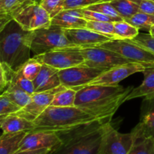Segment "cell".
<instances>
[{"label":"cell","mask_w":154,"mask_h":154,"mask_svg":"<svg viewBox=\"0 0 154 154\" xmlns=\"http://www.w3.org/2000/svg\"><path fill=\"white\" fill-rule=\"evenodd\" d=\"M86 9L99 12V13H102L103 14L107 15V16L111 17L122 18L118 14V12L117 11V10L113 7V5L111 4L110 2H105L93 5L87 7Z\"/></svg>","instance_id":"35"},{"label":"cell","mask_w":154,"mask_h":154,"mask_svg":"<svg viewBox=\"0 0 154 154\" xmlns=\"http://www.w3.org/2000/svg\"><path fill=\"white\" fill-rule=\"evenodd\" d=\"M134 141L135 138L132 132L120 133L109 123L102 135L99 154H128Z\"/></svg>","instance_id":"8"},{"label":"cell","mask_w":154,"mask_h":154,"mask_svg":"<svg viewBox=\"0 0 154 154\" xmlns=\"http://www.w3.org/2000/svg\"><path fill=\"white\" fill-rule=\"evenodd\" d=\"M42 68V64L40 62L36 59L31 58L19 69V71L25 78L33 81L38 75Z\"/></svg>","instance_id":"30"},{"label":"cell","mask_w":154,"mask_h":154,"mask_svg":"<svg viewBox=\"0 0 154 154\" xmlns=\"http://www.w3.org/2000/svg\"><path fill=\"white\" fill-rule=\"evenodd\" d=\"M10 84H14V85L17 86L19 88L22 89L23 90L26 92L29 95H32L35 93L33 81L25 78L19 70L14 72Z\"/></svg>","instance_id":"31"},{"label":"cell","mask_w":154,"mask_h":154,"mask_svg":"<svg viewBox=\"0 0 154 154\" xmlns=\"http://www.w3.org/2000/svg\"><path fill=\"white\" fill-rule=\"evenodd\" d=\"M105 69L91 68L85 64L79 65L59 71L61 84L66 88L75 90L88 85L89 83L97 78Z\"/></svg>","instance_id":"9"},{"label":"cell","mask_w":154,"mask_h":154,"mask_svg":"<svg viewBox=\"0 0 154 154\" xmlns=\"http://www.w3.org/2000/svg\"><path fill=\"white\" fill-rule=\"evenodd\" d=\"M110 2L124 20L140 11L138 5L131 0H112Z\"/></svg>","instance_id":"23"},{"label":"cell","mask_w":154,"mask_h":154,"mask_svg":"<svg viewBox=\"0 0 154 154\" xmlns=\"http://www.w3.org/2000/svg\"><path fill=\"white\" fill-rule=\"evenodd\" d=\"M111 121L96 120L57 132L61 143L48 154H99L102 135L105 126Z\"/></svg>","instance_id":"2"},{"label":"cell","mask_w":154,"mask_h":154,"mask_svg":"<svg viewBox=\"0 0 154 154\" xmlns=\"http://www.w3.org/2000/svg\"><path fill=\"white\" fill-rule=\"evenodd\" d=\"M149 34L151 36H153V37H154V25L150 29V30H149Z\"/></svg>","instance_id":"43"},{"label":"cell","mask_w":154,"mask_h":154,"mask_svg":"<svg viewBox=\"0 0 154 154\" xmlns=\"http://www.w3.org/2000/svg\"><path fill=\"white\" fill-rule=\"evenodd\" d=\"M21 108L4 94L0 96V119L16 114Z\"/></svg>","instance_id":"32"},{"label":"cell","mask_w":154,"mask_h":154,"mask_svg":"<svg viewBox=\"0 0 154 154\" xmlns=\"http://www.w3.org/2000/svg\"><path fill=\"white\" fill-rule=\"evenodd\" d=\"M42 64H46L58 70L69 69L84 64V58L77 48H66L50 51L41 55L34 56Z\"/></svg>","instance_id":"10"},{"label":"cell","mask_w":154,"mask_h":154,"mask_svg":"<svg viewBox=\"0 0 154 154\" xmlns=\"http://www.w3.org/2000/svg\"><path fill=\"white\" fill-rule=\"evenodd\" d=\"M42 1V0H19L17 7V8L15 9L14 11L11 14V20H13L14 18V17L16 16L17 14L21 9L23 8L25 6L29 5H31V4H40Z\"/></svg>","instance_id":"40"},{"label":"cell","mask_w":154,"mask_h":154,"mask_svg":"<svg viewBox=\"0 0 154 154\" xmlns=\"http://www.w3.org/2000/svg\"><path fill=\"white\" fill-rule=\"evenodd\" d=\"M151 1H153V2H154V0H151Z\"/></svg>","instance_id":"44"},{"label":"cell","mask_w":154,"mask_h":154,"mask_svg":"<svg viewBox=\"0 0 154 154\" xmlns=\"http://www.w3.org/2000/svg\"><path fill=\"white\" fill-rule=\"evenodd\" d=\"M65 35L69 42L75 46L74 48H85L98 46L113 38L87 28L65 29Z\"/></svg>","instance_id":"15"},{"label":"cell","mask_w":154,"mask_h":154,"mask_svg":"<svg viewBox=\"0 0 154 154\" xmlns=\"http://www.w3.org/2000/svg\"><path fill=\"white\" fill-rule=\"evenodd\" d=\"M116 39H133L139 34V29L126 20L114 23Z\"/></svg>","instance_id":"25"},{"label":"cell","mask_w":154,"mask_h":154,"mask_svg":"<svg viewBox=\"0 0 154 154\" xmlns=\"http://www.w3.org/2000/svg\"><path fill=\"white\" fill-rule=\"evenodd\" d=\"M130 41L154 54V37L150 35L149 33H139L136 37L131 39Z\"/></svg>","instance_id":"38"},{"label":"cell","mask_w":154,"mask_h":154,"mask_svg":"<svg viewBox=\"0 0 154 154\" xmlns=\"http://www.w3.org/2000/svg\"><path fill=\"white\" fill-rule=\"evenodd\" d=\"M28 132L2 134L0 138V154H14L17 152L23 139Z\"/></svg>","instance_id":"20"},{"label":"cell","mask_w":154,"mask_h":154,"mask_svg":"<svg viewBox=\"0 0 154 154\" xmlns=\"http://www.w3.org/2000/svg\"><path fill=\"white\" fill-rule=\"evenodd\" d=\"M66 88V87L64 86L60 85V87L52 90L35 93L32 95V99L29 103L14 114L34 122V120L38 117L48 107L51 106L55 95Z\"/></svg>","instance_id":"13"},{"label":"cell","mask_w":154,"mask_h":154,"mask_svg":"<svg viewBox=\"0 0 154 154\" xmlns=\"http://www.w3.org/2000/svg\"><path fill=\"white\" fill-rule=\"evenodd\" d=\"M61 143V139L53 131H31L26 135L18 151L48 149L51 150Z\"/></svg>","instance_id":"14"},{"label":"cell","mask_w":154,"mask_h":154,"mask_svg":"<svg viewBox=\"0 0 154 154\" xmlns=\"http://www.w3.org/2000/svg\"><path fill=\"white\" fill-rule=\"evenodd\" d=\"M14 20L26 31L47 28L51 25V18L40 4L25 6L16 14Z\"/></svg>","instance_id":"11"},{"label":"cell","mask_w":154,"mask_h":154,"mask_svg":"<svg viewBox=\"0 0 154 154\" xmlns=\"http://www.w3.org/2000/svg\"><path fill=\"white\" fill-rule=\"evenodd\" d=\"M147 68H149L148 66L137 63L119 65L102 72L99 76L89 83L88 85H118V83L130 75L138 72H144Z\"/></svg>","instance_id":"12"},{"label":"cell","mask_w":154,"mask_h":154,"mask_svg":"<svg viewBox=\"0 0 154 154\" xmlns=\"http://www.w3.org/2000/svg\"><path fill=\"white\" fill-rule=\"evenodd\" d=\"M143 73L145 76L144 81L141 85L132 89L126 97V102L141 97L148 99L154 96V66L147 68Z\"/></svg>","instance_id":"19"},{"label":"cell","mask_w":154,"mask_h":154,"mask_svg":"<svg viewBox=\"0 0 154 154\" xmlns=\"http://www.w3.org/2000/svg\"><path fill=\"white\" fill-rule=\"evenodd\" d=\"M134 138H154V112L141 116L140 123L132 130Z\"/></svg>","instance_id":"21"},{"label":"cell","mask_w":154,"mask_h":154,"mask_svg":"<svg viewBox=\"0 0 154 154\" xmlns=\"http://www.w3.org/2000/svg\"><path fill=\"white\" fill-rule=\"evenodd\" d=\"M87 20L83 17L81 9L63 10L51 18V25L64 29L86 28Z\"/></svg>","instance_id":"16"},{"label":"cell","mask_w":154,"mask_h":154,"mask_svg":"<svg viewBox=\"0 0 154 154\" xmlns=\"http://www.w3.org/2000/svg\"><path fill=\"white\" fill-rule=\"evenodd\" d=\"M82 54L84 64L91 68L108 69L119 65L130 63L117 53L99 46L85 48H77Z\"/></svg>","instance_id":"7"},{"label":"cell","mask_w":154,"mask_h":154,"mask_svg":"<svg viewBox=\"0 0 154 154\" xmlns=\"http://www.w3.org/2000/svg\"><path fill=\"white\" fill-rule=\"evenodd\" d=\"M126 21L138 29L147 30L149 32L150 29L154 25V15L139 11L126 20Z\"/></svg>","instance_id":"26"},{"label":"cell","mask_w":154,"mask_h":154,"mask_svg":"<svg viewBox=\"0 0 154 154\" xmlns=\"http://www.w3.org/2000/svg\"><path fill=\"white\" fill-rule=\"evenodd\" d=\"M77 90L72 88H66L55 95L51 106L74 107L76 99Z\"/></svg>","instance_id":"24"},{"label":"cell","mask_w":154,"mask_h":154,"mask_svg":"<svg viewBox=\"0 0 154 154\" xmlns=\"http://www.w3.org/2000/svg\"><path fill=\"white\" fill-rule=\"evenodd\" d=\"M100 120L77 107L49 106L34 120L33 131L60 132Z\"/></svg>","instance_id":"4"},{"label":"cell","mask_w":154,"mask_h":154,"mask_svg":"<svg viewBox=\"0 0 154 154\" xmlns=\"http://www.w3.org/2000/svg\"><path fill=\"white\" fill-rule=\"evenodd\" d=\"M51 151L48 149H41L35 150H23V151H17L14 154H48Z\"/></svg>","instance_id":"42"},{"label":"cell","mask_w":154,"mask_h":154,"mask_svg":"<svg viewBox=\"0 0 154 154\" xmlns=\"http://www.w3.org/2000/svg\"><path fill=\"white\" fill-rule=\"evenodd\" d=\"M58 69L46 64H42L38 75L33 81L35 93L52 90L61 84Z\"/></svg>","instance_id":"17"},{"label":"cell","mask_w":154,"mask_h":154,"mask_svg":"<svg viewBox=\"0 0 154 154\" xmlns=\"http://www.w3.org/2000/svg\"><path fill=\"white\" fill-rule=\"evenodd\" d=\"M14 71L8 65L5 63H0V90L2 94L8 88L11 81Z\"/></svg>","instance_id":"36"},{"label":"cell","mask_w":154,"mask_h":154,"mask_svg":"<svg viewBox=\"0 0 154 154\" xmlns=\"http://www.w3.org/2000/svg\"><path fill=\"white\" fill-rule=\"evenodd\" d=\"M81 13L83 14V17L87 21H104V22L115 23L117 21L123 20V18L111 17L99 12L88 10L86 8H81Z\"/></svg>","instance_id":"33"},{"label":"cell","mask_w":154,"mask_h":154,"mask_svg":"<svg viewBox=\"0 0 154 154\" xmlns=\"http://www.w3.org/2000/svg\"><path fill=\"white\" fill-rule=\"evenodd\" d=\"M134 87L87 85L77 90L75 106L100 120H111Z\"/></svg>","instance_id":"1"},{"label":"cell","mask_w":154,"mask_h":154,"mask_svg":"<svg viewBox=\"0 0 154 154\" xmlns=\"http://www.w3.org/2000/svg\"><path fill=\"white\" fill-rule=\"evenodd\" d=\"M111 1L112 0H65L64 10L87 8L93 5Z\"/></svg>","instance_id":"37"},{"label":"cell","mask_w":154,"mask_h":154,"mask_svg":"<svg viewBox=\"0 0 154 154\" xmlns=\"http://www.w3.org/2000/svg\"><path fill=\"white\" fill-rule=\"evenodd\" d=\"M86 28L100 34L105 35L113 39H116L114 23L104 21H87Z\"/></svg>","instance_id":"29"},{"label":"cell","mask_w":154,"mask_h":154,"mask_svg":"<svg viewBox=\"0 0 154 154\" xmlns=\"http://www.w3.org/2000/svg\"><path fill=\"white\" fill-rule=\"evenodd\" d=\"M142 114L141 116L150 112H154V96L148 99H144L142 105Z\"/></svg>","instance_id":"41"},{"label":"cell","mask_w":154,"mask_h":154,"mask_svg":"<svg viewBox=\"0 0 154 154\" xmlns=\"http://www.w3.org/2000/svg\"><path fill=\"white\" fill-rule=\"evenodd\" d=\"M0 126L2 133L31 132L35 127L34 122L16 114H11L0 119Z\"/></svg>","instance_id":"18"},{"label":"cell","mask_w":154,"mask_h":154,"mask_svg":"<svg viewBox=\"0 0 154 154\" xmlns=\"http://www.w3.org/2000/svg\"><path fill=\"white\" fill-rule=\"evenodd\" d=\"M32 31H26L15 20L0 29V63L19 70L30 58Z\"/></svg>","instance_id":"3"},{"label":"cell","mask_w":154,"mask_h":154,"mask_svg":"<svg viewBox=\"0 0 154 154\" xmlns=\"http://www.w3.org/2000/svg\"><path fill=\"white\" fill-rule=\"evenodd\" d=\"M64 2L65 0H42L40 5L53 18L64 10Z\"/></svg>","instance_id":"34"},{"label":"cell","mask_w":154,"mask_h":154,"mask_svg":"<svg viewBox=\"0 0 154 154\" xmlns=\"http://www.w3.org/2000/svg\"><path fill=\"white\" fill-rule=\"evenodd\" d=\"M128 154H154V138H135V141Z\"/></svg>","instance_id":"27"},{"label":"cell","mask_w":154,"mask_h":154,"mask_svg":"<svg viewBox=\"0 0 154 154\" xmlns=\"http://www.w3.org/2000/svg\"><path fill=\"white\" fill-rule=\"evenodd\" d=\"M138 5L140 11L154 15V2L151 0H131Z\"/></svg>","instance_id":"39"},{"label":"cell","mask_w":154,"mask_h":154,"mask_svg":"<svg viewBox=\"0 0 154 154\" xmlns=\"http://www.w3.org/2000/svg\"><path fill=\"white\" fill-rule=\"evenodd\" d=\"M74 48H75V45L66 38L64 29L51 25L47 28L32 31L31 50L34 56L57 50Z\"/></svg>","instance_id":"5"},{"label":"cell","mask_w":154,"mask_h":154,"mask_svg":"<svg viewBox=\"0 0 154 154\" xmlns=\"http://www.w3.org/2000/svg\"><path fill=\"white\" fill-rule=\"evenodd\" d=\"M98 46L117 53L130 63H141L148 67L154 66V54L129 39H112Z\"/></svg>","instance_id":"6"},{"label":"cell","mask_w":154,"mask_h":154,"mask_svg":"<svg viewBox=\"0 0 154 154\" xmlns=\"http://www.w3.org/2000/svg\"><path fill=\"white\" fill-rule=\"evenodd\" d=\"M18 2L19 0H0V29L11 20V15L17 7Z\"/></svg>","instance_id":"28"},{"label":"cell","mask_w":154,"mask_h":154,"mask_svg":"<svg viewBox=\"0 0 154 154\" xmlns=\"http://www.w3.org/2000/svg\"><path fill=\"white\" fill-rule=\"evenodd\" d=\"M2 94L5 95L20 108L26 106L32 99V95H29L22 89L12 84H9L8 88Z\"/></svg>","instance_id":"22"}]
</instances>
